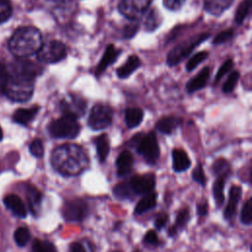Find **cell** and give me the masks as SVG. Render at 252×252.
Segmentation results:
<instances>
[{
  "mask_svg": "<svg viewBox=\"0 0 252 252\" xmlns=\"http://www.w3.org/2000/svg\"><path fill=\"white\" fill-rule=\"evenodd\" d=\"M51 164L63 175H77L88 166L89 158L82 147L65 144L54 149L51 154Z\"/></svg>",
  "mask_w": 252,
  "mask_h": 252,
  "instance_id": "6da1fadb",
  "label": "cell"
},
{
  "mask_svg": "<svg viewBox=\"0 0 252 252\" xmlns=\"http://www.w3.org/2000/svg\"><path fill=\"white\" fill-rule=\"evenodd\" d=\"M41 44V33L36 28L21 27L14 32L8 46L15 56L27 57L37 52Z\"/></svg>",
  "mask_w": 252,
  "mask_h": 252,
  "instance_id": "7a4b0ae2",
  "label": "cell"
},
{
  "mask_svg": "<svg viewBox=\"0 0 252 252\" xmlns=\"http://www.w3.org/2000/svg\"><path fill=\"white\" fill-rule=\"evenodd\" d=\"M33 81L22 78L12 77L9 75L4 94L13 101L24 102L29 100L33 94Z\"/></svg>",
  "mask_w": 252,
  "mask_h": 252,
  "instance_id": "3957f363",
  "label": "cell"
},
{
  "mask_svg": "<svg viewBox=\"0 0 252 252\" xmlns=\"http://www.w3.org/2000/svg\"><path fill=\"white\" fill-rule=\"evenodd\" d=\"M135 141L137 152L144 158V159L154 164L159 158V146L157 137L154 132H150L146 135L139 134L132 139Z\"/></svg>",
  "mask_w": 252,
  "mask_h": 252,
  "instance_id": "277c9868",
  "label": "cell"
},
{
  "mask_svg": "<svg viewBox=\"0 0 252 252\" xmlns=\"http://www.w3.org/2000/svg\"><path fill=\"white\" fill-rule=\"evenodd\" d=\"M48 131L53 138L74 139L80 132V125L76 118L63 114L49 124Z\"/></svg>",
  "mask_w": 252,
  "mask_h": 252,
  "instance_id": "5b68a950",
  "label": "cell"
},
{
  "mask_svg": "<svg viewBox=\"0 0 252 252\" xmlns=\"http://www.w3.org/2000/svg\"><path fill=\"white\" fill-rule=\"evenodd\" d=\"M210 36V33H200L196 34L183 42L179 43L175 47H173L166 57V62L168 66H175L179 64L183 59H185L195 47H197L201 42L206 40Z\"/></svg>",
  "mask_w": 252,
  "mask_h": 252,
  "instance_id": "8992f818",
  "label": "cell"
},
{
  "mask_svg": "<svg viewBox=\"0 0 252 252\" xmlns=\"http://www.w3.org/2000/svg\"><path fill=\"white\" fill-rule=\"evenodd\" d=\"M67 55L66 46L59 40H49L41 44L36 52L37 59L43 63H56L63 60Z\"/></svg>",
  "mask_w": 252,
  "mask_h": 252,
  "instance_id": "52a82bcc",
  "label": "cell"
},
{
  "mask_svg": "<svg viewBox=\"0 0 252 252\" xmlns=\"http://www.w3.org/2000/svg\"><path fill=\"white\" fill-rule=\"evenodd\" d=\"M89 126L93 130H102L108 127L112 121V110L104 103H96L93 106L89 115Z\"/></svg>",
  "mask_w": 252,
  "mask_h": 252,
  "instance_id": "ba28073f",
  "label": "cell"
},
{
  "mask_svg": "<svg viewBox=\"0 0 252 252\" xmlns=\"http://www.w3.org/2000/svg\"><path fill=\"white\" fill-rule=\"evenodd\" d=\"M41 67L34 62L26 59H19L11 64V75H9L12 77L33 81L38 75L41 74Z\"/></svg>",
  "mask_w": 252,
  "mask_h": 252,
  "instance_id": "9c48e42d",
  "label": "cell"
},
{
  "mask_svg": "<svg viewBox=\"0 0 252 252\" xmlns=\"http://www.w3.org/2000/svg\"><path fill=\"white\" fill-rule=\"evenodd\" d=\"M59 106L63 114L72 116L77 119L85 114L87 101L80 95L69 94L60 101Z\"/></svg>",
  "mask_w": 252,
  "mask_h": 252,
  "instance_id": "30bf717a",
  "label": "cell"
},
{
  "mask_svg": "<svg viewBox=\"0 0 252 252\" xmlns=\"http://www.w3.org/2000/svg\"><path fill=\"white\" fill-rule=\"evenodd\" d=\"M88 215V205L80 198L65 203L62 209V216L66 221H82Z\"/></svg>",
  "mask_w": 252,
  "mask_h": 252,
  "instance_id": "8fae6325",
  "label": "cell"
},
{
  "mask_svg": "<svg viewBox=\"0 0 252 252\" xmlns=\"http://www.w3.org/2000/svg\"><path fill=\"white\" fill-rule=\"evenodd\" d=\"M150 3L151 0H120L118 9L123 16L134 21L149 9Z\"/></svg>",
  "mask_w": 252,
  "mask_h": 252,
  "instance_id": "7c38bea8",
  "label": "cell"
},
{
  "mask_svg": "<svg viewBox=\"0 0 252 252\" xmlns=\"http://www.w3.org/2000/svg\"><path fill=\"white\" fill-rule=\"evenodd\" d=\"M131 193L136 195H146L154 191L156 186V176L153 173L135 175L127 182Z\"/></svg>",
  "mask_w": 252,
  "mask_h": 252,
  "instance_id": "4fadbf2b",
  "label": "cell"
},
{
  "mask_svg": "<svg viewBox=\"0 0 252 252\" xmlns=\"http://www.w3.org/2000/svg\"><path fill=\"white\" fill-rule=\"evenodd\" d=\"M241 195H242L241 187L235 186V185L231 186V188L229 190L228 203H227V205L224 209V212H223V216H224L225 220H230L235 216L237 205H238V202L241 198Z\"/></svg>",
  "mask_w": 252,
  "mask_h": 252,
  "instance_id": "5bb4252c",
  "label": "cell"
},
{
  "mask_svg": "<svg viewBox=\"0 0 252 252\" xmlns=\"http://www.w3.org/2000/svg\"><path fill=\"white\" fill-rule=\"evenodd\" d=\"M5 206L17 217L19 218H26L28 211L27 208L24 204V202L22 201V199L15 195V194H10L7 195L4 200H3Z\"/></svg>",
  "mask_w": 252,
  "mask_h": 252,
  "instance_id": "9a60e30c",
  "label": "cell"
},
{
  "mask_svg": "<svg viewBox=\"0 0 252 252\" xmlns=\"http://www.w3.org/2000/svg\"><path fill=\"white\" fill-rule=\"evenodd\" d=\"M133 163H134L133 155L129 151L121 152L116 158L117 175L125 176L128 173H130L133 168Z\"/></svg>",
  "mask_w": 252,
  "mask_h": 252,
  "instance_id": "2e32d148",
  "label": "cell"
},
{
  "mask_svg": "<svg viewBox=\"0 0 252 252\" xmlns=\"http://www.w3.org/2000/svg\"><path fill=\"white\" fill-rule=\"evenodd\" d=\"M172 168L175 172H182L187 170L191 165V160L187 154L180 149L172 151Z\"/></svg>",
  "mask_w": 252,
  "mask_h": 252,
  "instance_id": "e0dca14e",
  "label": "cell"
},
{
  "mask_svg": "<svg viewBox=\"0 0 252 252\" xmlns=\"http://www.w3.org/2000/svg\"><path fill=\"white\" fill-rule=\"evenodd\" d=\"M119 54H120V50L116 49L113 44H109L106 47V49L104 51V54L101 57L98 65L95 69V74L97 76H99L102 72H104V70L108 67V65L112 64L116 60V58Z\"/></svg>",
  "mask_w": 252,
  "mask_h": 252,
  "instance_id": "ac0fdd59",
  "label": "cell"
},
{
  "mask_svg": "<svg viewBox=\"0 0 252 252\" xmlns=\"http://www.w3.org/2000/svg\"><path fill=\"white\" fill-rule=\"evenodd\" d=\"M209 77H210V69L208 67H205L199 72V74L196 77H194L187 83L186 85L187 92L194 93L198 90L203 89L207 85Z\"/></svg>",
  "mask_w": 252,
  "mask_h": 252,
  "instance_id": "d6986e66",
  "label": "cell"
},
{
  "mask_svg": "<svg viewBox=\"0 0 252 252\" xmlns=\"http://www.w3.org/2000/svg\"><path fill=\"white\" fill-rule=\"evenodd\" d=\"M157 197H158V194L155 191L144 195L140 199V201L137 203L134 210V214L142 215L147 211L154 209L157 206Z\"/></svg>",
  "mask_w": 252,
  "mask_h": 252,
  "instance_id": "ffe728a7",
  "label": "cell"
},
{
  "mask_svg": "<svg viewBox=\"0 0 252 252\" xmlns=\"http://www.w3.org/2000/svg\"><path fill=\"white\" fill-rule=\"evenodd\" d=\"M181 118L176 116H164L157 122L156 128L163 134H171L181 124Z\"/></svg>",
  "mask_w": 252,
  "mask_h": 252,
  "instance_id": "44dd1931",
  "label": "cell"
},
{
  "mask_svg": "<svg viewBox=\"0 0 252 252\" xmlns=\"http://www.w3.org/2000/svg\"><path fill=\"white\" fill-rule=\"evenodd\" d=\"M140 65L141 61L139 57L137 55H130L127 61L116 70V75L118 78L125 79L129 77L135 70H137Z\"/></svg>",
  "mask_w": 252,
  "mask_h": 252,
  "instance_id": "7402d4cb",
  "label": "cell"
},
{
  "mask_svg": "<svg viewBox=\"0 0 252 252\" xmlns=\"http://www.w3.org/2000/svg\"><path fill=\"white\" fill-rule=\"evenodd\" d=\"M38 106L34 105L30 108H20L15 111L13 115V120L16 123L22 124V125H28L37 114L38 112Z\"/></svg>",
  "mask_w": 252,
  "mask_h": 252,
  "instance_id": "603a6c76",
  "label": "cell"
},
{
  "mask_svg": "<svg viewBox=\"0 0 252 252\" xmlns=\"http://www.w3.org/2000/svg\"><path fill=\"white\" fill-rule=\"evenodd\" d=\"M27 200L29 204V208L32 215H36L39 211L41 200H42V195L41 192L36 189L35 187L29 185L27 187Z\"/></svg>",
  "mask_w": 252,
  "mask_h": 252,
  "instance_id": "cb8c5ba5",
  "label": "cell"
},
{
  "mask_svg": "<svg viewBox=\"0 0 252 252\" xmlns=\"http://www.w3.org/2000/svg\"><path fill=\"white\" fill-rule=\"evenodd\" d=\"M233 0H204V6L207 12L214 16L221 15L231 4Z\"/></svg>",
  "mask_w": 252,
  "mask_h": 252,
  "instance_id": "d4e9b609",
  "label": "cell"
},
{
  "mask_svg": "<svg viewBox=\"0 0 252 252\" xmlns=\"http://www.w3.org/2000/svg\"><path fill=\"white\" fill-rule=\"evenodd\" d=\"M144 112L139 107H129L125 110V123L128 128L139 126L143 120Z\"/></svg>",
  "mask_w": 252,
  "mask_h": 252,
  "instance_id": "484cf974",
  "label": "cell"
},
{
  "mask_svg": "<svg viewBox=\"0 0 252 252\" xmlns=\"http://www.w3.org/2000/svg\"><path fill=\"white\" fill-rule=\"evenodd\" d=\"M96 153L100 162H104L108 154H109V141L106 134L98 136L95 140Z\"/></svg>",
  "mask_w": 252,
  "mask_h": 252,
  "instance_id": "4316f807",
  "label": "cell"
},
{
  "mask_svg": "<svg viewBox=\"0 0 252 252\" xmlns=\"http://www.w3.org/2000/svg\"><path fill=\"white\" fill-rule=\"evenodd\" d=\"M226 177L217 176V179L213 185V195L218 207H220L224 202V183Z\"/></svg>",
  "mask_w": 252,
  "mask_h": 252,
  "instance_id": "83f0119b",
  "label": "cell"
},
{
  "mask_svg": "<svg viewBox=\"0 0 252 252\" xmlns=\"http://www.w3.org/2000/svg\"><path fill=\"white\" fill-rule=\"evenodd\" d=\"M161 23V17L156 9H151L148 11V14L145 19V27L147 31H154L156 30Z\"/></svg>",
  "mask_w": 252,
  "mask_h": 252,
  "instance_id": "f1b7e54d",
  "label": "cell"
},
{
  "mask_svg": "<svg viewBox=\"0 0 252 252\" xmlns=\"http://www.w3.org/2000/svg\"><path fill=\"white\" fill-rule=\"evenodd\" d=\"M252 0H242L239 6L236 9V13L234 16V20L237 24H242L245 18L248 16L250 8H251Z\"/></svg>",
  "mask_w": 252,
  "mask_h": 252,
  "instance_id": "f546056e",
  "label": "cell"
},
{
  "mask_svg": "<svg viewBox=\"0 0 252 252\" xmlns=\"http://www.w3.org/2000/svg\"><path fill=\"white\" fill-rule=\"evenodd\" d=\"M212 170L217 176L227 177L230 172V166L227 160H225L224 158H219L214 162Z\"/></svg>",
  "mask_w": 252,
  "mask_h": 252,
  "instance_id": "4dcf8cb0",
  "label": "cell"
},
{
  "mask_svg": "<svg viewBox=\"0 0 252 252\" xmlns=\"http://www.w3.org/2000/svg\"><path fill=\"white\" fill-rule=\"evenodd\" d=\"M30 238H31V232H30L29 228H27L25 226L18 227L14 232L15 242L20 247L26 246L28 244V242L30 241Z\"/></svg>",
  "mask_w": 252,
  "mask_h": 252,
  "instance_id": "1f68e13d",
  "label": "cell"
},
{
  "mask_svg": "<svg viewBox=\"0 0 252 252\" xmlns=\"http://www.w3.org/2000/svg\"><path fill=\"white\" fill-rule=\"evenodd\" d=\"M240 221L246 225L252 223V199L249 198L243 205L240 213Z\"/></svg>",
  "mask_w": 252,
  "mask_h": 252,
  "instance_id": "d6a6232c",
  "label": "cell"
},
{
  "mask_svg": "<svg viewBox=\"0 0 252 252\" xmlns=\"http://www.w3.org/2000/svg\"><path fill=\"white\" fill-rule=\"evenodd\" d=\"M32 252H56V248L49 241L34 239L32 246Z\"/></svg>",
  "mask_w": 252,
  "mask_h": 252,
  "instance_id": "836d02e7",
  "label": "cell"
},
{
  "mask_svg": "<svg viewBox=\"0 0 252 252\" xmlns=\"http://www.w3.org/2000/svg\"><path fill=\"white\" fill-rule=\"evenodd\" d=\"M209 53L207 51H200L197 54H195L194 56H192L188 62L186 63V69L187 71H192L194 70L201 62H203L207 57H208Z\"/></svg>",
  "mask_w": 252,
  "mask_h": 252,
  "instance_id": "e575fe53",
  "label": "cell"
},
{
  "mask_svg": "<svg viewBox=\"0 0 252 252\" xmlns=\"http://www.w3.org/2000/svg\"><path fill=\"white\" fill-rule=\"evenodd\" d=\"M12 15L10 0H0V24L6 22Z\"/></svg>",
  "mask_w": 252,
  "mask_h": 252,
  "instance_id": "d590c367",
  "label": "cell"
},
{
  "mask_svg": "<svg viewBox=\"0 0 252 252\" xmlns=\"http://www.w3.org/2000/svg\"><path fill=\"white\" fill-rule=\"evenodd\" d=\"M239 79V72L238 71H233L230 73V75L228 76V78L226 79V81L224 82L223 86H222V92L223 93H230L233 91V89L235 88L237 81Z\"/></svg>",
  "mask_w": 252,
  "mask_h": 252,
  "instance_id": "8d00e7d4",
  "label": "cell"
},
{
  "mask_svg": "<svg viewBox=\"0 0 252 252\" xmlns=\"http://www.w3.org/2000/svg\"><path fill=\"white\" fill-rule=\"evenodd\" d=\"M113 194L115 195L116 198L126 199V198L130 197L132 193H131L127 183H120V184H117L113 188Z\"/></svg>",
  "mask_w": 252,
  "mask_h": 252,
  "instance_id": "74e56055",
  "label": "cell"
},
{
  "mask_svg": "<svg viewBox=\"0 0 252 252\" xmlns=\"http://www.w3.org/2000/svg\"><path fill=\"white\" fill-rule=\"evenodd\" d=\"M30 153L35 158H41L44 153L43 144L40 139H34L30 145Z\"/></svg>",
  "mask_w": 252,
  "mask_h": 252,
  "instance_id": "f35d334b",
  "label": "cell"
},
{
  "mask_svg": "<svg viewBox=\"0 0 252 252\" xmlns=\"http://www.w3.org/2000/svg\"><path fill=\"white\" fill-rule=\"evenodd\" d=\"M190 215H189V211L187 209H183L181 211L178 212L177 216H176V220H175V227L176 229L183 227L189 220Z\"/></svg>",
  "mask_w": 252,
  "mask_h": 252,
  "instance_id": "ab89813d",
  "label": "cell"
},
{
  "mask_svg": "<svg viewBox=\"0 0 252 252\" xmlns=\"http://www.w3.org/2000/svg\"><path fill=\"white\" fill-rule=\"evenodd\" d=\"M192 178L194 179V181H196L197 183L201 184L202 186H205L206 185V182H207V178L205 176V173H204V170L202 168V165L199 163L193 170L192 172Z\"/></svg>",
  "mask_w": 252,
  "mask_h": 252,
  "instance_id": "60d3db41",
  "label": "cell"
},
{
  "mask_svg": "<svg viewBox=\"0 0 252 252\" xmlns=\"http://www.w3.org/2000/svg\"><path fill=\"white\" fill-rule=\"evenodd\" d=\"M234 35V32L232 30H227V31H223L220 33H218L216 35V37L214 38V44H221L224 43L226 41H229Z\"/></svg>",
  "mask_w": 252,
  "mask_h": 252,
  "instance_id": "b9f144b4",
  "label": "cell"
},
{
  "mask_svg": "<svg viewBox=\"0 0 252 252\" xmlns=\"http://www.w3.org/2000/svg\"><path fill=\"white\" fill-rule=\"evenodd\" d=\"M139 29V24L137 23V20L132 21L130 24L126 25L123 29V36L125 38H130L136 34Z\"/></svg>",
  "mask_w": 252,
  "mask_h": 252,
  "instance_id": "7bdbcfd3",
  "label": "cell"
},
{
  "mask_svg": "<svg viewBox=\"0 0 252 252\" xmlns=\"http://www.w3.org/2000/svg\"><path fill=\"white\" fill-rule=\"evenodd\" d=\"M232 65H233V61H232L231 59H227L226 61H224V62L221 64V66L220 67V69H219V71H218V73H217V75H216L215 82L218 83V81H219L220 78H222V77L231 69Z\"/></svg>",
  "mask_w": 252,
  "mask_h": 252,
  "instance_id": "ee69618b",
  "label": "cell"
},
{
  "mask_svg": "<svg viewBox=\"0 0 252 252\" xmlns=\"http://www.w3.org/2000/svg\"><path fill=\"white\" fill-rule=\"evenodd\" d=\"M9 79V72L7 71L6 67L0 63V94H4V90L6 84Z\"/></svg>",
  "mask_w": 252,
  "mask_h": 252,
  "instance_id": "f6af8a7d",
  "label": "cell"
},
{
  "mask_svg": "<svg viewBox=\"0 0 252 252\" xmlns=\"http://www.w3.org/2000/svg\"><path fill=\"white\" fill-rule=\"evenodd\" d=\"M185 0H163V5L170 11L179 10L184 4Z\"/></svg>",
  "mask_w": 252,
  "mask_h": 252,
  "instance_id": "bcb514c9",
  "label": "cell"
},
{
  "mask_svg": "<svg viewBox=\"0 0 252 252\" xmlns=\"http://www.w3.org/2000/svg\"><path fill=\"white\" fill-rule=\"evenodd\" d=\"M144 242L150 245H157L158 243V237L154 230H149L144 237Z\"/></svg>",
  "mask_w": 252,
  "mask_h": 252,
  "instance_id": "7dc6e473",
  "label": "cell"
},
{
  "mask_svg": "<svg viewBox=\"0 0 252 252\" xmlns=\"http://www.w3.org/2000/svg\"><path fill=\"white\" fill-rule=\"evenodd\" d=\"M167 221H168V216L166 214H160L156 218L154 224L157 229H161L163 226H165Z\"/></svg>",
  "mask_w": 252,
  "mask_h": 252,
  "instance_id": "c3c4849f",
  "label": "cell"
},
{
  "mask_svg": "<svg viewBox=\"0 0 252 252\" xmlns=\"http://www.w3.org/2000/svg\"><path fill=\"white\" fill-rule=\"evenodd\" d=\"M208 203L207 202H202V203H199L196 207V211H197V214L199 216H206L208 214Z\"/></svg>",
  "mask_w": 252,
  "mask_h": 252,
  "instance_id": "681fc988",
  "label": "cell"
},
{
  "mask_svg": "<svg viewBox=\"0 0 252 252\" xmlns=\"http://www.w3.org/2000/svg\"><path fill=\"white\" fill-rule=\"evenodd\" d=\"M70 252H88L81 242H74L70 246Z\"/></svg>",
  "mask_w": 252,
  "mask_h": 252,
  "instance_id": "f907efd6",
  "label": "cell"
},
{
  "mask_svg": "<svg viewBox=\"0 0 252 252\" xmlns=\"http://www.w3.org/2000/svg\"><path fill=\"white\" fill-rule=\"evenodd\" d=\"M176 231H177V229H176V227L173 225V226L169 227V229H168V235H169V236H173V235L176 234Z\"/></svg>",
  "mask_w": 252,
  "mask_h": 252,
  "instance_id": "816d5d0a",
  "label": "cell"
},
{
  "mask_svg": "<svg viewBox=\"0 0 252 252\" xmlns=\"http://www.w3.org/2000/svg\"><path fill=\"white\" fill-rule=\"evenodd\" d=\"M2 138H3V132H2V129L0 127V141L2 140Z\"/></svg>",
  "mask_w": 252,
  "mask_h": 252,
  "instance_id": "f5cc1de1",
  "label": "cell"
},
{
  "mask_svg": "<svg viewBox=\"0 0 252 252\" xmlns=\"http://www.w3.org/2000/svg\"><path fill=\"white\" fill-rule=\"evenodd\" d=\"M118 252H119V251H118Z\"/></svg>",
  "mask_w": 252,
  "mask_h": 252,
  "instance_id": "db71d44e",
  "label": "cell"
}]
</instances>
